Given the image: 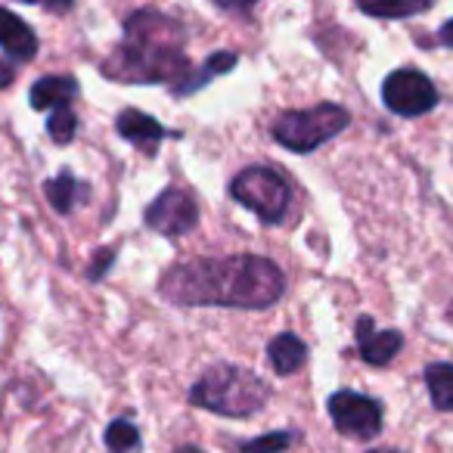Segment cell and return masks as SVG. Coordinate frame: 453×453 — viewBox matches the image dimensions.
Segmentation results:
<instances>
[{"mask_svg":"<svg viewBox=\"0 0 453 453\" xmlns=\"http://www.w3.org/2000/svg\"><path fill=\"white\" fill-rule=\"evenodd\" d=\"M158 292L174 304L189 308H246L265 311L286 292V277L271 258L230 255V258H193L168 267Z\"/></svg>","mask_w":453,"mask_h":453,"instance_id":"6da1fadb","label":"cell"},{"mask_svg":"<svg viewBox=\"0 0 453 453\" xmlns=\"http://www.w3.org/2000/svg\"><path fill=\"white\" fill-rule=\"evenodd\" d=\"M112 261H115V249H106V252H100L94 261H90L88 277H90V280H103V277H106L109 267H112Z\"/></svg>","mask_w":453,"mask_h":453,"instance_id":"44dd1931","label":"cell"},{"mask_svg":"<svg viewBox=\"0 0 453 453\" xmlns=\"http://www.w3.org/2000/svg\"><path fill=\"white\" fill-rule=\"evenodd\" d=\"M382 103L401 119H416L438 106V90L419 69H397L382 81Z\"/></svg>","mask_w":453,"mask_h":453,"instance_id":"8992f818","label":"cell"},{"mask_svg":"<svg viewBox=\"0 0 453 453\" xmlns=\"http://www.w3.org/2000/svg\"><path fill=\"white\" fill-rule=\"evenodd\" d=\"M47 134H50V140H53V143H59V146L72 143V140H75V134H78V115L72 112L69 106L53 109V112L47 115Z\"/></svg>","mask_w":453,"mask_h":453,"instance_id":"d6986e66","label":"cell"},{"mask_svg":"<svg viewBox=\"0 0 453 453\" xmlns=\"http://www.w3.org/2000/svg\"><path fill=\"white\" fill-rule=\"evenodd\" d=\"M177 453H202V450H196V447H180Z\"/></svg>","mask_w":453,"mask_h":453,"instance_id":"484cf974","label":"cell"},{"mask_svg":"<svg viewBox=\"0 0 453 453\" xmlns=\"http://www.w3.org/2000/svg\"><path fill=\"white\" fill-rule=\"evenodd\" d=\"M351 115L348 109L335 106V103H320L314 109H296V112H283L273 121L271 134L280 146L289 152H314L317 146L329 143L348 127Z\"/></svg>","mask_w":453,"mask_h":453,"instance_id":"277c9868","label":"cell"},{"mask_svg":"<svg viewBox=\"0 0 453 453\" xmlns=\"http://www.w3.org/2000/svg\"><path fill=\"white\" fill-rule=\"evenodd\" d=\"M13 78H16L13 65L0 63V90H4V88H10V84H13Z\"/></svg>","mask_w":453,"mask_h":453,"instance_id":"cb8c5ba5","label":"cell"},{"mask_svg":"<svg viewBox=\"0 0 453 453\" xmlns=\"http://www.w3.org/2000/svg\"><path fill=\"white\" fill-rule=\"evenodd\" d=\"M434 0H357V7L372 19H410L432 7Z\"/></svg>","mask_w":453,"mask_h":453,"instance_id":"2e32d148","label":"cell"},{"mask_svg":"<svg viewBox=\"0 0 453 453\" xmlns=\"http://www.w3.org/2000/svg\"><path fill=\"white\" fill-rule=\"evenodd\" d=\"M267 357H271L273 370L280 376H292L296 370H302L308 360V345L298 339L296 333H280L277 339L267 345Z\"/></svg>","mask_w":453,"mask_h":453,"instance_id":"5bb4252c","label":"cell"},{"mask_svg":"<svg viewBox=\"0 0 453 453\" xmlns=\"http://www.w3.org/2000/svg\"><path fill=\"white\" fill-rule=\"evenodd\" d=\"M370 453H401V450H370Z\"/></svg>","mask_w":453,"mask_h":453,"instance_id":"4316f807","label":"cell"},{"mask_svg":"<svg viewBox=\"0 0 453 453\" xmlns=\"http://www.w3.org/2000/svg\"><path fill=\"white\" fill-rule=\"evenodd\" d=\"M267 395H271L267 385L252 370L220 364L202 372V379L189 391V401L220 416H252L267 403Z\"/></svg>","mask_w":453,"mask_h":453,"instance_id":"3957f363","label":"cell"},{"mask_svg":"<svg viewBox=\"0 0 453 453\" xmlns=\"http://www.w3.org/2000/svg\"><path fill=\"white\" fill-rule=\"evenodd\" d=\"M357 348L360 357L372 366H385L395 360V354L403 348V335L397 329H376L372 317H360L357 320Z\"/></svg>","mask_w":453,"mask_h":453,"instance_id":"9c48e42d","label":"cell"},{"mask_svg":"<svg viewBox=\"0 0 453 453\" xmlns=\"http://www.w3.org/2000/svg\"><path fill=\"white\" fill-rule=\"evenodd\" d=\"M230 196L249 211L258 214L265 224H280L289 211V183L277 168H265V165H252L242 168L240 174L230 180Z\"/></svg>","mask_w":453,"mask_h":453,"instance_id":"5b68a950","label":"cell"},{"mask_svg":"<svg viewBox=\"0 0 453 453\" xmlns=\"http://www.w3.org/2000/svg\"><path fill=\"white\" fill-rule=\"evenodd\" d=\"M106 447L109 453H137L140 450V432L134 422L127 419H115L106 428Z\"/></svg>","mask_w":453,"mask_h":453,"instance_id":"ac0fdd59","label":"cell"},{"mask_svg":"<svg viewBox=\"0 0 453 453\" xmlns=\"http://www.w3.org/2000/svg\"><path fill=\"white\" fill-rule=\"evenodd\" d=\"M438 38H441V44H444V47H453V19H450V22H444V26H441Z\"/></svg>","mask_w":453,"mask_h":453,"instance_id":"d4e9b609","label":"cell"},{"mask_svg":"<svg viewBox=\"0 0 453 453\" xmlns=\"http://www.w3.org/2000/svg\"><path fill=\"white\" fill-rule=\"evenodd\" d=\"M236 65V53H211V57L205 59V65L199 69V75L196 72H189V78L183 84H177V88H171V94L174 96H189L196 94V90H202L208 81H214L218 75H226V72Z\"/></svg>","mask_w":453,"mask_h":453,"instance_id":"9a60e30c","label":"cell"},{"mask_svg":"<svg viewBox=\"0 0 453 453\" xmlns=\"http://www.w3.org/2000/svg\"><path fill=\"white\" fill-rule=\"evenodd\" d=\"M44 196L59 214H72L84 199H88V187H84L69 168H63L57 177H50V180L44 183Z\"/></svg>","mask_w":453,"mask_h":453,"instance_id":"4fadbf2b","label":"cell"},{"mask_svg":"<svg viewBox=\"0 0 453 453\" xmlns=\"http://www.w3.org/2000/svg\"><path fill=\"white\" fill-rule=\"evenodd\" d=\"M143 224L156 234L177 240V236H187L196 224H199V205L196 199L180 187H168L156 196V199L146 205Z\"/></svg>","mask_w":453,"mask_h":453,"instance_id":"52a82bcc","label":"cell"},{"mask_svg":"<svg viewBox=\"0 0 453 453\" xmlns=\"http://www.w3.org/2000/svg\"><path fill=\"white\" fill-rule=\"evenodd\" d=\"M426 385L434 407L444 410V413H453V364L426 366Z\"/></svg>","mask_w":453,"mask_h":453,"instance_id":"e0dca14e","label":"cell"},{"mask_svg":"<svg viewBox=\"0 0 453 453\" xmlns=\"http://www.w3.org/2000/svg\"><path fill=\"white\" fill-rule=\"evenodd\" d=\"M0 47L16 63H28L38 53V35L7 7H0Z\"/></svg>","mask_w":453,"mask_h":453,"instance_id":"30bf717a","label":"cell"},{"mask_svg":"<svg viewBox=\"0 0 453 453\" xmlns=\"http://www.w3.org/2000/svg\"><path fill=\"white\" fill-rule=\"evenodd\" d=\"M78 81L72 75H50V78H41V81L32 84V106L38 112H47V109H63L69 106L72 100L78 96Z\"/></svg>","mask_w":453,"mask_h":453,"instance_id":"7c38bea8","label":"cell"},{"mask_svg":"<svg viewBox=\"0 0 453 453\" xmlns=\"http://www.w3.org/2000/svg\"><path fill=\"white\" fill-rule=\"evenodd\" d=\"M115 131L125 140H131V143L143 152H156V143H162V140L168 137V131H165L152 115L140 112V109H125V112L115 119Z\"/></svg>","mask_w":453,"mask_h":453,"instance_id":"8fae6325","label":"cell"},{"mask_svg":"<svg viewBox=\"0 0 453 453\" xmlns=\"http://www.w3.org/2000/svg\"><path fill=\"white\" fill-rule=\"evenodd\" d=\"M296 441V432H271L242 444V453H283Z\"/></svg>","mask_w":453,"mask_h":453,"instance_id":"ffe728a7","label":"cell"},{"mask_svg":"<svg viewBox=\"0 0 453 453\" xmlns=\"http://www.w3.org/2000/svg\"><path fill=\"white\" fill-rule=\"evenodd\" d=\"M329 416H333L335 428L348 438L370 441L382 432V407L379 401L357 391H335L329 397Z\"/></svg>","mask_w":453,"mask_h":453,"instance_id":"ba28073f","label":"cell"},{"mask_svg":"<svg viewBox=\"0 0 453 453\" xmlns=\"http://www.w3.org/2000/svg\"><path fill=\"white\" fill-rule=\"evenodd\" d=\"M187 32L180 22L140 10L127 16L125 41L103 63V75L121 84H168L177 88L189 78V63L183 57Z\"/></svg>","mask_w":453,"mask_h":453,"instance_id":"7a4b0ae2","label":"cell"},{"mask_svg":"<svg viewBox=\"0 0 453 453\" xmlns=\"http://www.w3.org/2000/svg\"><path fill=\"white\" fill-rule=\"evenodd\" d=\"M211 4L220 10H226V13H249L258 0H211Z\"/></svg>","mask_w":453,"mask_h":453,"instance_id":"7402d4cb","label":"cell"},{"mask_svg":"<svg viewBox=\"0 0 453 453\" xmlns=\"http://www.w3.org/2000/svg\"><path fill=\"white\" fill-rule=\"evenodd\" d=\"M22 4H38V7L53 10V13H65L72 7V0H22Z\"/></svg>","mask_w":453,"mask_h":453,"instance_id":"603a6c76","label":"cell"}]
</instances>
